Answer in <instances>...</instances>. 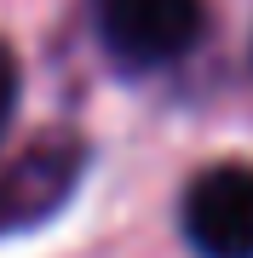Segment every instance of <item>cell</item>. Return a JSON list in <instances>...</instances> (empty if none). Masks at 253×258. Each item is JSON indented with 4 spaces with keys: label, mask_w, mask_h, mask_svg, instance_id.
Returning <instances> with one entry per match:
<instances>
[{
    "label": "cell",
    "mask_w": 253,
    "mask_h": 258,
    "mask_svg": "<svg viewBox=\"0 0 253 258\" xmlns=\"http://www.w3.org/2000/svg\"><path fill=\"white\" fill-rule=\"evenodd\" d=\"M92 29L115 69L156 75L201 46L207 0H92Z\"/></svg>",
    "instance_id": "6da1fadb"
},
{
    "label": "cell",
    "mask_w": 253,
    "mask_h": 258,
    "mask_svg": "<svg viewBox=\"0 0 253 258\" xmlns=\"http://www.w3.org/2000/svg\"><path fill=\"white\" fill-rule=\"evenodd\" d=\"M86 178V144L75 132H46L0 166V241L29 235L69 207Z\"/></svg>",
    "instance_id": "7a4b0ae2"
},
{
    "label": "cell",
    "mask_w": 253,
    "mask_h": 258,
    "mask_svg": "<svg viewBox=\"0 0 253 258\" xmlns=\"http://www.w3.org/2000/svg\"><path fill=\"white\" fill-rule=\"evenodd\" d=\"M178 224L196 258H253V166L219 161L196 172L184 184Z\"/></svg>",
    "instance_id": "3957f363"
},
{
    "label": "cell",
    "mask_w": 253,
    "mask_h": 258,
    "mask_svg": "<svg viewBox=\"0 0 253 258\" xmlns=\"http://www.w3.org/2000/svg\"><path fill=\"white\" fill-rule=\"evenodd\" d=\"M18 92H23V69H18V52L0 40V138H6L12 115H18Z\"/></svg>",
    "instance_id": "277c9868"
}]
</instances>
